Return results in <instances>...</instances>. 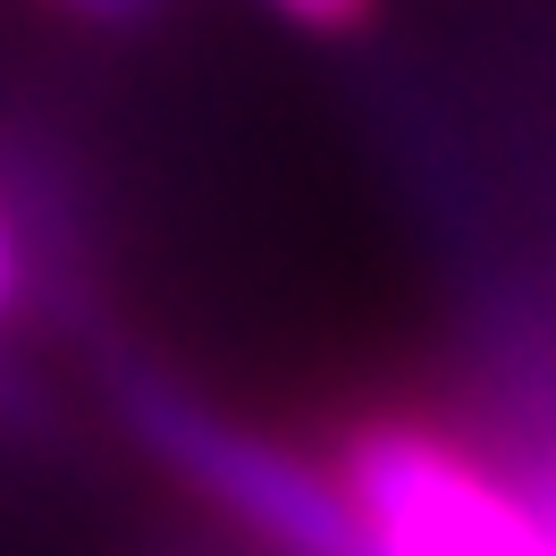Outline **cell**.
<instances>
[{"label": "cell", "instance_id": "7a4b0ae2", "mask_svg": "<svg viewBox=\"0 0 556 556\" xmlns=\"http://www.w3.org/2000/svg\"><path fill=\"white\" fill-rule=\"evenodd\" d=\"M42 287V253H35V228H26V211L0 194V346H9V329L26 320Z\"/></svg>", "mask_w": 556, "mask_h": 556}, {"label": "cell", "instance_id": "6da1fadb", "mask_svg": "<svg viewBox=\"0 0 556 556\" xmlns=\"http://www.w3.org/2000/svg\"><path fill=\"white\" fill-rule=\"evenodd\" d=\"M219 556H556V194L472 270L414 380L278 430L161 371H118Z\"/></svg>", "mask_w": 556, "mask_h": 556}]
</instances>
